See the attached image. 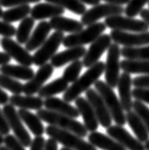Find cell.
Wrapping results in <instances>:
<instances>
[{
    "instance_id": "11",
    "label": "cell",
    "mask_w": 149,
    "mask_h": 150,
    "mask_svg": "<svg viewBox=\"0 0 149 150\" xmlns=\"http://www.w3.org/2000/svg\"><path fill=\"white\" fill-rule=\"evenodd\" d=\"M85 96L88 101L91 103V105L93 106L94 111L96 113L97 118L99 120L100 125L104 128H108L109 126H111L112 120L113 119H112V116L108 110L106 104H105L103 98H101L99 92L96 89L93 90L89 88L85 92Z\"/></svg>"
},
{
    "instance_id": "48",
    "label": "cell",
    "mask_w": 149,
    "mask_h": 150,
    "mask_svg": "<svg viewBox=\"0 0 149 150\" xmlns=\"http://www.w3.org/2000/svg\"><path fill=\"white\" fill-rule=\"evenodd\" d=\"M11 61V57L9 54L5 53H2L0 52V65H5V64H8L10 63Z\"/></svg>"
},
{
    "instance_id": "25",
    "label": "cell",
    "mask_w": 149,
    "mask_h": 150,
    "mask_svg": "<svg viewBox=\"0 0 149 150\" xmlns=\"http://www.w3.org/2000/svg\"><path fill=\"white\" fill-rule=\"evenodd\" d=\"M126 122L133 130L137 139L141 142H146L149 140V132L143 120L135 111H128L126 113Z\"/></svg>"
},
{
    "instance_id": "49",
    "label": "cell",
    "mask_w": 149,
    "mask_h": 150,
    "mask_svg": "<svg viewBox=\"0 0 149 150\" xmlns=\"http://www.w3.org/2000/svg\"><path fill=\"white\" fill-rule=\"evenodd\" d=\"M109 4H114V5H124L127 4L130 0H102Z\"/></svg>"
},
{
    "instance_id": "21",
    "label": "cell",
    "mask_w": 149,
    "mask_h": 150,
    "mask_svg": "<svg viewBox=\"0 0 149 150\" xmlns=\"http://www.w3.org/2000/svg\"><path fill=\"white\" fill-rule=\"evenodd\" d=\"M65 9L53 3H38L31 10V16L35 20H42L45 18H52L54 16H62Z\"/></svg>"
},
{
    "instance_id": "6",
    "label": "cell",
    "mask_w": 149,
    "mask_h": 150,
    "mask_svg": "<svg viewBox=\"0 0 149 150\" xmlns=\"http://www.w3.org/2000/svg\"><path fill=\"white\" fill-rule=\"evenodd\" d=\"M121 56V49L119 48L118 43L111 44L108 48V53L105 62V80L106 83L112 88L118 86L119 79V70L121 67V61L119 57Z\"/></svg>"
},
{
    "instance_id": "52",
    "label": "cell",
    "mask_w": 149,
    "mask_h": 150,
    "mask_svg": "<svg viewBox=\"0 0 149 150\" xmlns=\"http://www.w3.org/2000/svg\"><path fill=\"white\" fill-rule=\"evenodd\" d=\"M2 144H4V138H3V135L0 134V146Z\"/></svg>"
},
{
    "instance_id": "57",
    "label": "cell",
    "mask_w": 149,
    "mask_h": 150,
    "mask_svg": "<svg viewBox=\"0 0 149 150\" xmlns=\"http://www.w3.org/2000/svg\"><path fill=\"white\" fill-rule=\"evenodd\" d=\"M148 6H149V3H148Z\"/></svg>"
},
{
    "instance_id": "36",
    "label": "cell",
    "mask_w": 149,
    "mask_h": 150,
    "mask_svg": "<svg viewBox=\"0 0 149 150\" xmlns=\"http://www.w3.org/2000/svg\"><path fill=\"white\" fill-rule=\"evenodd\" d=\"M83 67V62L81 60H75L65 69L63 72L62 78L66 79L68 82H75L78 79V76L81 74Z\"/></svg>"
},
{
    "instance_id": "13",
    "label": "cell",
    "mask_w": 149,
    "mask_h": 150,
    "mask_svg": "<svg viewBox=\"0 0 149 150\" xmlns=\"http://www.w3.org/2000/svg\"><path fill=\"white\" fill-rule=\"evenodd\" d=\"M110 36L119 45L124 47H138L149 44V31L141 33H128L125 31L113 30Z\"/></svg>"
},
{
    "instance_id": "27",
    "label": "cell",
    "mask_w": 149,
    "mask_h": 150,
    "mask_svg": "<svg viewBox=\"0 0 149 150\" xmlns=\"http://www.w3.org/2000/svg\"><path fill=\"white\" fill-rule=\"evenodd\" d=\"M17 112L22 122L26 124L35 136H42L44 134L45 128L43 126L42 120L37 115L23 108H20Z\"/></svg>"
},
{
    "instance_id": "56",
    "label": "cell",
    "mask_w": 149,
    "mask_h": 150,
    "mask_svg": "<svg viewBox=\"0 0 149 150\" xmlns=\"http://www.w3.org/2000/svg\"><path fill=\"white\" fill-rule=\"evenodd\" d=\"M60 150H73V149H71V148H68V147H65V146H64V147H62V148H61Z\"/></svg>"
},
{
    "instance_id": "15",
    "label": "cell",
    "mask_w": 149,
    "mask_h": 150,
    "mask_svg": "<svg viewBox=\"0 0 149 150\" xmlns=\"http://www.w3.org/2000/svg\"><path fill=\"white\" fill-rule=\"evenodd\" d=\"M106 133L108 136L119 142L128 150H146L143 142L131 136V134L125 128H123L122 125L116 124V125L109 126L106 128Z\"/></svg>"
},
{
    "instance_id": "8",
    "label": "cell",
    "mask_w": 149,
    "mask_h": 150,
    "mask_svg": "<svg viewBox=\"0 0 149 150\" xmlns=\"http://www.w3.org/2000/svg\"><path fill=\"white\" fill-rule=\"evenodd\" d=\"M104 23L106 27L112 29V30L127 31L133 33L147 32L149 30V25L144 20L135 19L134 17L129 16H122L121 14L106 17Z\"/></svg>"
},
{
    "instance_id": "40",
    "label": "cell",
    "mask_w": 149,
    "mask_h": 150,
    "mask_svg": "<svg viewBox=\"0 0 149 150\" xmlns=\"http://www.w3.org/2000/svg\"><path fill=\"white\" fill-rule=\"evenodd\" d=\"M132 96L135 100L149 104V88L135 87V89L132 91Z\"/></svg>"
},
{
    "instance_id": "47",
    "label": "cell",
    "mask_w": 149,
    "mask_h": 150,
    "mask_svg": "<svg viewBox=\"0 0 149 150\" xmlns=\"http://www.w3.org/2000/svg\"><path fill=\"white\" fill-rule=\"evenodd\" d=\"M1 88L2 87L0 86V104L5 105L10 101V97L8 96V94L4 92Z\"/></svg>"
},
{
    "instance_id": "44",
    "label": "cell",
    "mask_w": 149,
    "mask_h": 150,
    "mask_svg": "<svg viewBox=\"0 0 149 150\" xmlns=\"http://www.w3.org/2000/svg\"><path fill=\"white\" fill-rule=\"evenodd\" d=\"M133 85L135 87H143L149 88V74L145 76H140L133 79Z\"/></svg>"
},
{
    "instance_id": "30",
    "label": "cell",
    "mask_w": 149,
    "mask_h": 150,
    "mask_svg": "<svg viewBox=\"0 0 149 150\" xmlns=\"http://www.w3.org/2000/svg\"><path fill=\"white\" fill-rule=\"evenodd\" d=\"M121 67L123 72L128 74H149V59H128L121 61Z\"/></svg>"
},
{
    "instance_id": "22",
    "label": "cell",
    "mask_w": 149,
    "mask_h": 150,
    "mask_svg": "<svg viewBox=\"0 0 149 150\" xmlns=\"http://www.w3.org/2000/svg\"><path fill=\"white\" fill-rule=\"evenodd\" d=\"M52 29L53 28L51 26L50 22L41 21V22L36 26L35 31L32 32L30 38H29L27 43L25 44V48H26L29 52L35 51L37 48H39V47L46 41L47 36H48L49 33L51 32Z\"/></svg>"
},
{
    "instance_id": "55",
    "label": "cell",
    "mask_w": 149,
    "mask_h": 150,
    "mask_svg": "<svg viewBox=\"0 0 149 150\" xmlns=\"http://www.w3.org/2000/svg\"><path fill=\"white\" fill-rule=\"evenodd\" d=\"M0 150H9L7 146H0Z\"/></svg>"
},
{
    "instance_id": "41",
    "label": "cell",
    "mask_w": 149,
    "mask_h": 150,
    "mask_svg": "<svg viewBox=\"0 0 149 150\" xmlns=\"http://www.w3.org/2000/svg\"><path fill=\"white\" fill-rule=\"evenodd\" d=\"M16 29L14 28V26L4 20L0 21V35L5 38H12V36L16 35Z\"/></svg>"
},
{
    "instance_id": "9",
    "label": "cell",
    "mask_w": 149,
    "mask_h": 150,
    "mask_svg": "<svg viewBox=\"0 0 149 150\" xmlns=\"http://www.w3.org/2000/svg\"><path fill=\"white\" fill-rule=\"evenodd\" d=\"M3 113L6 117L7 120L9 122V125L11 129L13 131L14 136H16L18 141L22 144L25 147L31 146L32 144V138L30 134L26 130L22 123V120L18 115V112H16V108L13 104H5L3 107Z\"/></svg>"
},
{
    "instance_id": "31",
    "label": "cell",
    "mask_w": 149,
    "mask_h": 150,
    "mask_svg": "<svg viewBox=\"0 0 149 150\" xmlns=\"http://www.w3.org/2000/svg\"><path fill=\"white\" fill-rule=\"evenodd\" d=\"M31 10L32 8L29 4L12 7L11 9H8L3 13L2 20H4L6 22H9V23H13V22H16V21L22 20L25 17L28 16L29 13H31Z\"/></svg>"
},
{
    "instance_id": "12",
    "label": "cell",
    "mask_w": 149,
    "mask_h": 150,
    "mask_svg": "<svg viewBox=\"0 0 149 150\" xmlns=\"http://www.w3.org/2000/svg\"><path fill=\"white\" fill-rule=\"evenodd\" d=\"M112 38L110 35H101L99 36L95 41L91 43L89 49L86 51V53L83 57V66L86 68H90L94 64L97 63L102 54L110 47Z\"/></svg>"
},
{
    "instance_id": "1",
    "label": "cell",
    "mask_w": 149,
    "mask_h": 150,
    "mask_svg": "<svg viewBox=\"0 0 149 150\" xmlns=\"http://www.w3.org/2000/svg\"><path fill=\"white\" fill-rule=\"evenodd\" d=\"M105 70V63L102 61H97L93 66H91L81 78H78L75 82L68 87V89L63 94V100L68 102L75 101L82 93L86 92L100 76L102 75Z\"/></svg>"
},
{
    "instance_id": "51",
    "label": "cell",
    "mask_w": 149,
    "mask_h": 150,
    "mask_svg": "<svg viewBox=\"0 0 149 150\" xmlns=\"http://www.w3.org/2000/svg\"><path fill=\"white\" fill-rule=\"evenodd\" d=\"M79 1H81L82 3H84V4H87V5L95 6V5L100 4V0H79Z\"/></svg>"
},
{
    "instance_id": "32",
    "label": "cell",
    "mask_w": 149,
    "mask_h": 150,
    "mask_svg": "<svg viewBox=\"0 0 149 150\" xmlns=\"http://www.w3.org/2000/svg\"><path fill=\"white\" fill-rule=\"evenodd\" d=\"M35 19L32 16H27L21 20V22L16 30V41L20 44H26L31 36L32 29L34 28Z\"/></svg>"
},
{
    "instance_id": "38",
    "label": "cell",
    "mask_w": 149,
    "mask_h": 150,
    "mask_svg": "<svg viewBox=\"0 0 149 150\" xmlns=\"http://www.w3.org/2000/svg\"><path fill=\"white\" fill-rule=\"evenodd\" d=\"M133 110L143 120V122H144L145 126H146L149 132V108L143 101L136 100L133 101Z\"/></svg>"
},
{
    "instance_id": "10",
    "label": "cell",
    "mask_w": 149,
    "mask_h": 150,
    "mask_svg": "<svg viewBox=\"0 0 149 150\" xmlns=\"http://www.w3.org/2000/svg\"><path fill=\"white\" fill-rule=\"evenodd\" d=\"M124 13V9L121 5H114V4H97L93 8L87 10L82 14L81 22L85 26H89L91 24L96 23L102 17H108L112 16H119Z\"/></svg>"
},
{
    "instance_id": "28",
    "label": "cell",
    "mask_w": 149,
    "mask_h": 150,
    "mask_svg": "<svg viewBox=\"0 0 149 150\" xmlns=\"http://www.w3.org/2000/svg\"><path fill=\"white\" fill-rule=\"evenodd\" d=\"M0 72L1 74L6 76H12L16 79L22 80H30L35 76L34 70L30 66H25V65H13V64H5L1 65L0 67Z\"/></svg>"
},
{
    "instance_id": "5",
    "label": "cell",
    "mask_w": 149,
    "mask_h": 150,
    "mask_svg": "<svg viewBox=\"0 0 149 150\" xmlns=\"http://www.w3.org/2000/svg\"><path fill=\"white\" fill-rule=\"evenodd\" d=\"M105 29H106V25L104 22H96L91 24L85 30H81V32L65 36L62 44L67 48L89 44L102 35Z\"/></svg>"
},
{
    "instance_id": "50",
    "label": "cell",
    "mask_w": 149,
    "mask_h": 150,
    "mask_svg": "<svg viewBox=\"0 0 149 150\" xmlns=\"http://www.w3.org/2000/svg\"><path fill=\"white\" fill-rule=\"evenodd\" d=\"M140 14L141 18H143V20H144L149 25V9H143Z\"/></svg>"
},
{
    "instance_id": "7",
    "label": "cell",
    "mask_w": 149,
    "mask_h": 150,
    "mask_svg": "<svg viewBox=\"0 0 149 150\" xmlns=\"http://www.w3.org/2000/svg\"><path fill=\"white\" fill-rule=\"evenodd\" d=\"M63 32L56 31L53 35L46 39V41L39 47V49L32 56L34 57V64L36 66H42L46 64L49 59H51L59 50L61 43L64 39Z\"/></svg>"
},
{
    "instance_id": "18",
    "label": "cell",
    "mask_w": 149,
    "mask_h": 150,
    "mask_svg": "<svg viewBox=\"0 0 149 150\" xmlns=\"http://www.w3.org/2000/svg\"><path fill=\"white\" fill-rule=\"evenodd\" d=\"M133 79H131L130 74L123 72L119 76L118 82V89L119 94V100L122 105L123 110L128 112L133 109V101H132V91L131 86L133 85Z\"/></svg>"
},
{
    "instance_id": "54",
    "label": "cell",
    "mask_w": 149,
    "mask_h": 150,
    "mask_svg": "<svg viewBox=\"0 0 149 150\" xmlns=\"http://www.w3.org/2000/svg\"><path fill=\"white\" fill-rule=\"evenodd\" d=\"M1 4H0V18H2V16H3V13H4V12H3V11H2V9H1Z\"/></svg>"
},
{
    "instance_id": "53",
    "label": "cell",
    "mask_w": 149,
    "mask_h": 150,
    "mask_svg": "<svg viewBox=\"0 0 149 150\" xmlns=\"http://www.w3.org/2000/svg\"><path fill=\"white\" fill-rule=\"evenodd\" d=\"M144 146H145V149L149 150V140L146 142H144Z\"/></svg>"
},
{
    "instance_id": "20",
    "label": "cell",
    "mask_w": 149,
    "mask_h": 150,
    "mask_svg": "<svg viewBox=\"0 0 149 150\" xmlns=\"http://www.w3.org/2000/svg\"><path fill=\"white\" fill-rule=\"evenodd\" d=\"M44 106L48 110L67 115L74 119H77L81 116L79 111L78 110L77 107H74V106L70 104V102L61 100V98H54V97L47 98L44 100Z\"/></svg>"
},
{
    "instance_id": "3",
    "label": "cell",
    "mask_w": 149,
    "mask_h": 150,
    "mask_svg": "<svg viewBox=\"0 0 149 150\" xmlns=\"http://www.w3.org/2000/svg\"><path fill=\"white\" fill-rule=\"evenodd\" d=\"M94 85H95V89L103 98L105 104H106L112 116V119L116 122V124L123 126L126 123V115L124 114V110L122 108L121 100L116 96L113 88L102 80H97Z\"/></svg>"
},
{
    "instance_id": "33",
    "label": "cell",
    "mask_w": 149,
    "mask_h": 150,
    "mask_svg": "<svg viewBox=\"0 0 149 150\" xmlns=\"http://www.w3.org/2000/svg\"><path fill=\"white\" fill-rule=\"evenodd\" d=\"M121 56L128 59H149V44L143 47H123Z\"/></svg>"
},
{
    "instance_id": "37",
    "label": "cell",
    "mask_w": 149,
    "mask_h": 150,
    "mask_svg": "<svg viewBox=\"0 0 149 150\" xmlns=\"http://www.w3.org/2000/svg\"><path fill=\"white\" fill-rule=\"evenodd\" d=\"M147 3H149V0H130L124 9V13L126 16L135 17L141 13V11L143 10V7Z\"/></svg>"
},
{
    "instance_id": "29",
    "label": "cell",
    "mask_w": 149,
    "mask_h": 150,
    "mask_svg": "<svg viewBox=\"0 0 149 150\" xmlns=\"http://www.w3.org/2000/svg\"><path fill=\"white\" fill-rule=\"evenodd\" d=\"M68 81L63 78H59L53 80L52 82L48 83L47 85H43L41 89L38 91V96L40 98H50L54 97V95L65 92L68 89Z\"/></svg>"
},
{
    "instance_id": "34",
    "label": "cell",
    "mask_w": 149,
    "mask_h": 150,
    "mask_svg": "<svg viewBox=\"0 0 149 150\" xmlns=\"http://www.w3.org/2000/svg\"><path fill=\"white\" fill-rule=\"evenodd\" d=\"M45 1L59 5L72 13L78 14V16H82L87 11L84 3H82L79 0H45Z\"/></svg>"
},
{
    "instance_id": "46",
    "label": "cell",
    "mask_w": 149,
    "mask_h": 150,
    "mask_svg": "<svg viewBox=\"0 0 149 150\" xmlns=\"http://www.w3.org/2000/svg\"><path fill=\"white\" fill-rule=\"evenodd\" d=\"M45 150H59V146H57V142L53 138H50L47 140L45 144Z\"/></svg>"
},
{
    "instance_id": "16",
    "label": "cell",
    "mask_w": 149,
    "mask_h": 150,
    "mask_svg": "<svg viewBox=\"0 0 149 150\" xmlns=\"http://www.w3.org/2000/svg\"><path fill=\"white\" fill-rule=\"evenodd\" d=\"M53 72L54 66L52 63H46L42 66H39V69L35 74V76H32V79L28 80L24 84V94L32 96V95L38 93V91L41 89L44 83L53 75Z\"/></svg>"
},
{
    "instance_id": "39",
    "label": "cell",
    "mask_w": 149,
    "mask_h": 150,
    "mask_svg": "<svg viewBox=\"0 0 149 150\" xmlns=\"http://www.w3.org/2000/svg\"><path fill=\"white\" fill-rule=\"evenodd\" d=\"M4 144L9 150H25V146L18 141L14 135H6L4 138Z\"/></svg>"
},
{
    "instance_id": "4",
    "label": "cell",
    "mask_w": 149,
    "mask_h": 150,
    "mask_svg": "<svg viewBox=\"0 0 149 150\" xmlns=\"http://www.w3.org/2000/svg\"><path fill=\"white\" fill-rule=\"evenodd\" d=\"M45 132L50 138L54 139L65 147L71 148L73 150H97L96 146H94L90 142H85L77 134L57 126L49 124V126H47L45 129Z\"/></svg>"
},
{
    "instance_id": "42",
    "label": "cell",
    "mask_w": 149,
    "mask_h": 150,
    "mask_svg": "<svg viewBox=\"0 0 149 150\" xmlns=\"http://www.w3.org/2000/svg\"><path fill=\"white\" fill-rule=\"evenodd\" d=\"M39 1H41V0H0V4H1L2 7L12 8V7L30 4V3H36Z\"/></svg>"
},
{
    "instance_id": "23",
    "label": "cell",
    "mask_w": 149,
    "mask_h": 150,
    "mask_svg": "<svg viewBox=\"0 0 149 150\" xmlns=\"http://www.w3.org/2000/svg\"><path fill=\"white\" fill-rule=\"evenodd\" d=\"M88 141L90 144L97 148H100L101 150H126L124 146L114 140L113 138L97 131L91 132L88 136Z\"/></svg>"
},
{
    "instance_id": "24",
    "label": "cell",
    "mask_w": 149,
    "mask_h": 150,
    "mask_svg": "<svg viewBox=\"0 0 149 150\" xmlns=\"http://www.w3.org/2000/svg\"><path fill=\"white\" fill-rule=\"evenodd\" d=\"M10 103L13 104L14 107H19L27 110H39L44 106V100L40 97H34L31 95H16L13 94L10 97Z\"/></svg>"
},
{
    "instance_id": "14",
    "label": "cell",
    "mask_w": 149,
    "mask_h": 150,
    "mask_svg": "<svg viewBox=\"0 0 149 150\" xmlns=\"http://www.w3.org/2000/svg\"><path fill=\"white\" fill-rule=\"evenodd\" d=\"M0 45L7 54H10L11 57H13L19 64L25 66H31L34 64V57L29 53V51L21 47L20 43L11 39V38L4 36L0 41Z\"/></svg>"
},
{
    "instance_id": "19",
    "label": "cell",
    "mask_w": 149,
    "mask_h": 150,
    "mask_svg": "<svg viewBox=\"0 0 149 150\" xmlns=\"http://www.w3.org/2000/svg\"><path fill=\"white\" fill-rule=\"evenodd\" d=\"M85 53L86 50L82 46L71 47V48H68L67 50L54 54L51 58V63L56 68L62 67L63 65L69 63V62H73L79 59L81 57H83Z\"/></svg>"
},
{
    "instance_id": "35",
    "label": "cell",
    "mask_w": 149,
    "mask_h": 150,
    "mask_svg": "<svg viewBox=\"0 0 149 150\" xmlns=\"http://www.w3.org/2000/svg\"><path fill=\"white\" fill-rule=\"evenodd\" d=\"M0 86L16 95L23 93L24 89V85L16 80V79H13L12 76H6L4 74H0Z\"/></svg>"
},
{
    "instance_id": "26",
    "label": "cell",
    "mask_w": 149,
    "mask_h": 150,
    "mask_svg": "<svg viewBox=\"0 0 149 150\" xmlns=\"http://www.w3.org/2000/svg\"><path fill=\"white\" fill-rule=\"evenodd\" d=\"M50 24L54 30L60 31L63 33L68 32L70 34H75V33L81 32V30H83V26H84L81 21L79 22L78 20L64 17L61 16L52 17L50 20Z\"/></svg>"
},
{
    "instance_id": "45",
    "label": "cell",
    "mask_w": 149,
    "mask_h": 150,
    "mask_svg": "<svg viewBox=\"0 0 149 150\" xmlns=\"http://www.w3.org/2000/svg\"><path fill=\"white\" fill-rule=\"evenodd\" d=\"M46 141L42 136H35L31 144V150H45Z\"/></svg>"
},
{
    "instance_id": "2",
    "label": "cell",
    "mask_w": 149,
    "mask_h": 150,
    "mask_svg": "<svg viewBox=\"0 0 149 150\" xmlns=\"http://www.w3.org/2000/svg\"><path fill=\"white\" fill-rule=\"evenodd\" d=\"M36 115L43 122L49 123L51 125H54L59 128H62V129L68 130L70 132L77 134L78 136L81 138H84L87 136L88 130H87L84 124H82L78 120H76L74 118H71V117L67 115L60 114V113L42 108L37 110Z\"/></svg>"
},
{
    "instance_id": "17",
    "label": "cell",
    "mask_w": 149,
    "mask_h": 150,
    "mask_svg": "<svg viewBox=\"0 0 149 150\" xmlns=\"http://www.w3.org/2000/svg\"><path fill=\"white\" fill-rule=\"evenodd\" d=\"M76 107L79 111V114L82 117L84 125L87 128V130L94 132L99 127V120L97 118V115L94 111L93 106L85 98L78 97L75 100Z\"/></svg>"
},
{
    "instance_id": "43",
    "label": "cell",
    "mask_w": 149,
    "mask_h": 150,
    "mask_svg": "<svg viewBox=\"0 0 149 150\" xmlns=\"http://www.w3.org/2000/svg\"><path fill=\"white\" fill-rule=\"evenodd\" d=\"M11 127L9 125V122L7 120L6 117L3 113V110L0 108V134H2L3 136H6L10 133Z\"/></svg>"
}]
</instances>
